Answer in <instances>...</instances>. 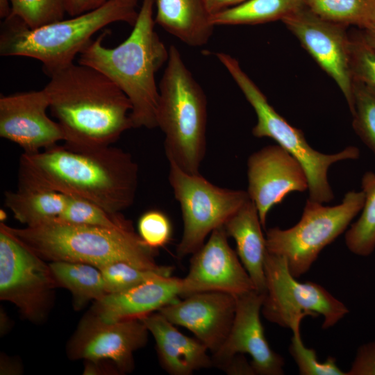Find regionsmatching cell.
Masks as SVG:
<instances>
[{
  "instance_id": "d6986e66",
  "label": "cell",
  "mask_w": 375,
  "mask_h": 375,
  "mask_svg": "<svg viewBox=\"0 0 375 375\" xmlns=\"http://www.w3.org/2000/svg\"><path fill=\"white\" fill-rule=\"evenodd\" d=\"M185 296L183 278L162 277L124 292L108 293L95 301L90 312L107 322L140 318Z\"/></svg>"
},
{
  "instance_id": "4dcf8cb0",
  "label": "cell",
  "mask_w": 375,
  "mask_h": 375,
  "mask_svg": "<svg viewBox=\"0 0 375 375\" xmlns=\"http://www.w3.org/2000/svg\"><path fill=\"white\" fill-rule=\"evenodd\" d=\"M11 13L30 28H35L64 19L66 0H10Z\"/></svg>"
},
{
  "instance_id": "f35d334b",
  "label": "cell",
  "mask_w": 375,
  "mask_h": 375,
  "mask_svg": "<svg viewBox=\"0 0 375 375\" xmlns=\"http://www.w3.org/2000/svg\"><path fill=\"white\" fill-rule=\"evenodd\" d=\"M360 35L363 40L375 51V22L362 30Z\"/></svg>"
},
{
  "instance_id": "f546056e",
  "label": "cell",
  "mask_w": 375,
  "mask_h": 375,
  "mask_svg": "<svg viewBox=\"0 0 375 375\" xmlns=\"http://www.w3.org/2000/svg\"><path fill=\"white\" fill-rule=\"evenodd\" d=\"M352 126L375 156V94L358 81L353 84Z\"/></svg>"
},
{
  "instance_id": "83f0119b",
  "label": "cell",
  "mask_w": 375,
  "mask_h": 375,
  "mask_svg": "<svg viewBox=\"0 0 375 375\" xmlns=\"http://www.w3.org/2000/svg\"><path fill=\"white\" fill-rule=\"evenodd\" d=\"M67 197L68 201L65 210L56 218L60 221L108 228H122L132 224L122 212L110 213L88 201Z\"/></svg>"
},
{
  "instance_id": "1f68e13d",
  "label": "cell",
  "mask_w": 375,
  "mask_h": 375,
  "mask_svg": "<svg viewBox=\"0 0 375 375\" xmlns=\"http://www.w3.org/2000/svg\"><path fill=\"white\" fill-rule=\"evenodd\" d=\"M289 352L301 375H347L336 364L335 358L328 356L324 362L317 359L315 350L306 347L301 340L300 330L292 331Z\"/></svg>"
},
{
  "instance_id": "484cf974",
  "label": "cell",
  "mask_w": 375,
  "mask_h": 375,
  "mask_svg": "<svg viewBox=\"0 0 375 375\" xmlns=\"http://www.w3.org/2000/svg\"><path fill=\"white\" fill-rule=\"evenodd\" d=\"M365 201L359 218L345 234V243L353 253L367 256L375 249V173L366 172L361 180Z\"/></svg>"
},
{
  "instance_id": "7a4b0ae2",
  "label": "cell",
  "mask_w": 375,
  "mask_h": 375,
  "mask_svg": "<svg viewBox=\"0 0 375 375\" xmlns=\"http://www.w3.org/2000/svg\"><path fill=\"white\" fill-rule=\"evenodd\" d=\"M49 77L44 88L49 109L67 147L78 150L109 147L133 128L129 99L98 70L74 62Z\"/></svg>"
},
{
  "instance_id": "8fae6325",
  "label": "cell",
  "mask_w": 375,
  "mask_h": 375,
  "mask_svg": "<svg viewBox=\"0 0 375 375\" xmlns=\"http://www.w3.org/2000/svg\"><path fill=\"white\" fill-rule=\"evenodd\" d=\"M44 259L30 250L0 224V299L15 304L33 322H40L58 287Z\"/></svg>"
},
{
  "instance_id": "9a60e30c",
  "label": "cell",
  "mask_w": 375,
  "mask_h": 375,
  "mask_svg": "<svg viewBox=\"0 0 375 375\" xmlns=\"http://www.w3.org/2000/svg\"><path fill=\"white\" fill-rule=\"evenodd\" d=\"M247 193L265 228L268 212L292 192L308 190L301 164L279 145H269L251 154L247 160Z\"/></svg>"
},
{
  "instance_id": "30bf717a",
  "label": "cell",
  "mask_w": 375,
  "mask_h": 375,
  "mask_svg": "<svg viewBox=\"0 0 375 375\" xmlns=\"http://www.w3.org/2000/svg\"><path fill=\"white\" fill-rule=\"evenodd\" d=\"M168 178L183 221L176 248L180 258L199 250L208 235L224 226L249 199L247 191L217 186L200 174L187 173L173 162H169Z\"/></svg>"
},
{
  "instance_id": "52a82bcc",
  "label": "cell",
  "mask_w": 375,
  "mask_h": 375,
  "mask_svg": "<svg viewBox=\"0 0 375 375\" xmlns=\"http://www.w3.org/2000/svg\"><path fill=\"white\" fill-rule=\"evenodd\" d=\"M227 71L256 114L253 136L274 140L301 164L308 178L309 200L321 203L331 201L334 195L328 180L329 167L339 161L358 159L359 149L350 146L333 154L316 151L309 145L303 131L289 124L269 104L238 62L229 64Z\"/></svg>"
},
{
  "instance_id": "8992f818",
  "label": "cell",
  "mask_w": 375,
  "mask_h": 375,
  "mask_svg": "<svg viewBox=\"0 0 375 375\" xmlns=\"http://www.w3.org/2000/svg\"><path fill=\"white\" fill-rule=\"evenodd\" d=\"M158 88L157 126L165 135L169 162L198 174L206 149L207 101L174 45L169 48Z\"/></svg>"
},
{
  "instance_id": "cb8c5ba5",
  "label": "cell",
  "mask_w": 375,
  "mask_h": 375,
  "mask_svg": "<svg viewBox=\"0 0 375 375\" xmlns=\"http://www.w3.org/2000/svg\"><path fill=\"white\" fill-rule=\"evenodd\" d=\"M49 265L58 286L72 293L76 310L108 294L100 269L93 265L65 261H53Z\"/></svg>"
},
{
  "instance_id": "ffe728a7",
  "label": "cell",
  "mask_w": 375,
  "mask_h": 375,
  "mask_svg": "<svg viewBox=\"0 0 375 375\" xmlns=\"http://www.w3.org/2000/svg\"><path fill=\"white\" fill-rule=\"evenodd\" d=\"M156 341L159 362L171 375H190L213 366L208 348L197 338L180 332L159 311L140 318Z\"/></svg>"
},
{
  "instance_id": "7c38bea8",
  "label": "cell",
  "mask_w": 375,
  "mask_h": 375,
  "mask_svg": "<svg viewBox=\"0 0 375 375\" xmlns=\"http://www.w3.org/2000/svg\"><path fill=\"white\" fill-rule=\"evenodd\" d=\"M149 333L140 318L107 322L89 312L69 340L67 353L72 359L108 361L118 372L130 373L133 353L146 345Z\"/></svg>"
},
{
  "instance_id": "d6a6232c",
  "label": "cell",
  "mask_w": 375,
  "mask_h": 375,
  "mask_svg": "<svg viewBox=\"0 0 375 375\" xmlns=\"http://www.w3.org/2000/svg\"><path fill=\"white\" fill-rule=\"evenodd\" d=\"M350 62L353 80L375 94V51L360 34L351 37Z\"/></svg>"
},
{
  "instance_id": "2e32d148",
  "label": "cell",
  "mask_w": 375,
  "mask_h": 375,
  "mask_svg": "<svg viewBox=\"0 0 375 375\" xmlns=\"http://www.w3.org/2000/svg\"><path fill=\"white\" fill-rule=\"evenodd\" d=\"M49 101L45 90L0 97V136L33 153L64 140L56 121L47 113Z\"/></svg>"
},
{
  "instance_id": "d4e9b609",
  "label": "cell",
  "mask_w": 375,
  "mask_h": 375,
  "mask_svg": "<svg viewBox=\"0 0 375 375\" xmlns=\"http://www.w3.org/2000/svg\"><path fill=\"white\" fill-rule=\"evenodd\" d=\"M304 6L303 0H247L211 15L212 25H255L282 20Z\"/></svg>"
},
{
  "instance_id": "44dd1931",
  "label": "cell",
  "mask_w": 375,
  "mask_h": 375,
  "mask_svg": "<svg viewBox=\"0 0 375 375\" xmlns=\"http://www.w3.org/2000/svg\"><path fill=\"white\" fill-rule=\"evenodd\" d=\"M224 228L228 237L235 240L237 254L256 290L265 294L266 238L253 202L249 199L224 223Z\"/></svg>"
},
{
  "instance_id": "f1b7e54d",
  "label": "cell",
  "mask_w": 375,
  "mask_h": 375,
  "mask_svg": "<svg viewBox=\"0 0 375 375\" xmlns=\"http://www.w3.org/2000/svg\"><path fill=\"white\" fill-rule=\"evenodd\" d=\"M99 269L108 294L124 292L149 281L171 276L173 267L153 270L140 268L126 262H116Z\"/></svg>"
},
{
  "instance_id": "d590c367",
  "label": "cell",
  "mask_w": 375,
  "mask_h": 375,
  "mask_svg": "<svg viewBox=\"0 0 375 375\" xmlns=\"http://www.w3.org/2000/svg\"><path fill=\"white\" fill-rule=\"evenodd\" d=\"M110 0H66L67 12L74 17L96 9ZM138 6L139 0H121Z\"/></svg>"
},
{
  "instance_id": "5bb4252c",
  "label": "cell",
  "mask_w": 375,
  "mask_h": 375,
  "mask_svg": "<svg viewBox=\"0 0 375 375\" xmlns=\"http://www.w3.org/2000/svg\"><path fill=\"white\" fill-rule=\"evenodd\" d=\"M235 296L233 322L222 346L211 355L213 366L219 368L236 354L248 353L255 374H283L284 359L269 347L260 320L265 294L253 290Z\"/></svg>"
},
{
  "instance_id": "3957f363",
  "label": "cell",
  "mask_w": 375,
  "mask_h": 375,
  "mask_svg": "<svg viewBox=\"0 0 375 375\" xmlns=\"http://www.w3.org/2000/svg\"><path fill=\"white\" fill-rule=\"evenodd\" d=\"M154 0H142L131 34L118 46H104V32L78 55V63L101 72L126 94L132 106L133 128L158 127L156 74L167 63L169 49L154 28Z\"/></svg>"
},
{
  "instance_id": "74e56055",
  "label": "cell",
  "mask_w": 375,
  "mask_h": 375,
  "mask_svg": "<svg viewBox=\"0 0 375 375\" xmlns=\"http://www.w3.org/2000/svg\"><path fill=\"white\" fill-rule=\"evenodd\" d=\"M246 1L247 0H205V2L208 10L212 15Z\"/></svg>"
},
{
  "instance_id": "9c48e42d",
  "label": "cell",
  "mask_w": 375,
  "mask_h": 375,
  "mask_svg": "<svg viewBox=\"0 0 375 375\" xmlns=\"http://www.w3.org/2000/svg\"><path fill=\"white\" fill-rule=\"evenodd\" d=\"M265 274L266 292L261 312L270 322L294 331L300 330L304 317L322 315V328L327 329L349 312L322 285L298 281L290 273L285 259L267 250Z\"/></svg>"
},
{
  "instance_id": "6da1fadb",
  "label": "cell",
  "mask_w": 375,
  "mask_h": 375,
  "mask_svg": "<svg viewBox=\"0 0 375 375\" xmlns=\"http://www.w3.org/2000/svg\"><path fill=\"white\" fill-rule=\"evenodd\" d=\"M139 169L132 156L112 145L78 150L56 144L19 159V186L59 192L120 213L134 202Z\"/></svg>"
},
{
  "instance_id": "ac0fdd59",
  "label": "cell",
  "mask_w": 375,
  "mask_h": 375,
  "mask_svg": "<svg viewBox=\"0 0 375 375\" xmlns=\"http://www.w3.org/2000/svg\"><path fill=\"white\" fill-rule=\"evenodd\" d=\"M235 308V295L220 291H206L190 294L158 311L172 324L191 331L212 355L227 338Z\"/></svg>"
},
{
  "instance_id": "4fadbf2b",
  "label": "cell",
  "mask_w": 375,
  "mask_h": 375,
  "mask_svg": "<svg viewBox=\"0 0 375 375\" xmlns=\"http://www.w3.org/2000/svg\"><path fill=\"white\" fill-rule=\"evenodd\" d=\"M317 65L335 82L350 111L353 80L347 26L326 20L305 6L281 20Z\"/></svg>"
},
{
  "instance_id": "603a6c76",
  "label": "cell",
  "mask_w": 375,
  "mask_h": 375,
  "mask_svg": "<svg viewBox=\"0 0 375 375\" xmlns=\"http://www.w3.org/2000/svg\"><path fill=\"white\" fill-rule=\"evenodd\" d=\"M67 201L68 197L59 192L26 186H18L17 191L5 193L6 206L26 226L58 218Z\"/></svg>"
},
{
  "instance_id": "e575fe53",
  "label": "cell",
  "mask_w": 375,
  "mask_h": 375,
  "mask_svg": "<svg viewBox=\"0 0 375 375\" xmlns=\"http://www.w3.org/2000/svg\"><path fill=\"white\" fill-rule=\"evenodd\" d=\"M347 375H375V341L359 347Z\"/></svg>"
},
{
  "instance_id": "ba28073f",
  "label": "cell",
  "mask_w": 375,
  "mask_h": 375,
  "mask_svg": "<svg viewBox=\"0 0 375 375\" xmlns=\"http://www.w3.org/2000/svg\"><path fill=\"white\" fill-rule=\"evenodd\" d=\"M364 201L362 190L348 192L342 202L333 206L308 199L297 224L267 231V250L283 257L290 273L299 278L309 270L322 250L347 229Z\"/></svg>"
},
{
  "instance_id": "e0dca14e",
  "label": "cell",
  "mask_w": 375,
  "mask_h": 375,
  "mask_svg": "<svg viewBox=\"0 0 375 375\" xmlns=\"http://www.w3.org/2000/svg\"><path fill=\"white\" fill-rule=\"evenodd\" d=\"M228 238L224 226H219L192 254L188 273L183 278L186 296L206 291L238 295L256 290L237 252L230 247Z\"/></svg>"
},
{
  "instance_id": "4316f807",
  "label": "cell",
  "mask_w": 375,
  "mask_h": 375,
  "mask_svg": "<svg viewBox=\"0 0 375 375\" xmlns=\"http://www.w3.org/2000/svg\"><path fill=\"white\" fill-rule=\"evenodd\" d=\"M320 17L362 30L375 22V0H303Z\"/></svg>"
},
{
  "instance_id": "836d02e7",
  "label": "cell",
  "mask_w": 375,
  "mask_h": 375,
  "mask_svg": "<svg viewBox=\"0 0 375 375\" xmlns=\"http://www.w3.org/2000/svg\"><path fill=\"white\" fill-rule=\"evenodd\" d=\"M138 231L142 241L150 248L156 250L170 241L172 226L166 214L153 209L140 216L138 222Z\"/></svg>"
},
{
  "instance_id": "5b68a950",
  "label": "cell",
  "mask_w": 375,
  "mask_h": 375,
  "mask_svg": "<svg viewBox=\"0 0 375 375\" xmlns=\"http://www.w3.org/2000/svg\"><path fill=\"white\" fill-rule=\"evenodd\" d=\"M136 7L110 0L96 9L35 28L10 15L1 24L0 55L36 59L49 76L74 63L92 37L106 26L115 22L133 26L138 15Z\"/></svg>"
},
{
  "instance_id": "8d00e7d4",
  "label": "cell",
  "mask_w": 375,
  "mask_h": 375,
  "mask_svg": "<svg viewBox=\"0 0 375 375\" xmlns=\"http://www.w3.org/2000/svg\"><path fill=\"white\" fill-rule=\"evenodd\" d=\"M220 369L230 375H254L251 362L242 353H238L219 367Z\"/></svg>"
},
{
  "instance_id": "ab89813d",
  "label": "cell",
  "mask_w": 375,
  "mask_h": 375,
  "mask_svg": "<svg viewBox=\"0 0 375 375\" xmlns=\"http://www.w3.org/2000/svg\"><path fill=\"white\" fill-rule=\"evenodd\" d=\"M11 13V5L10 0H0V17L5 19Z\"/></svg>"
},
{
  "instance_id": "277c9868",
  "label": "cell",
  "mask_w": 375,
  "mask_h": 375,
  "mask_svg": "<svg viewBox=\"0 0 375 375\" xmlns=\"http://www.w3.org/2000/svg\"><path fill=\"white\" fill-rule=\"evenodd\" d=\"M1 223L22 244L42 259L51 262H82L98 269L116 262L153 270L171 267L157 264L156 251L142 241L132 224L122 228H108L53 219L17 228Z\"/></svg>"
},
{
  "instance_id": "7402d4cb",
  "label": "cell",
  "mask_w": 375,
  "mask_h": 375,
  "mask_svg": "<svg viewBox=\"0 0 375 375\" xmlns=\"http://www.w3.org/2000/svg\"><path fill=\"white\" fill-rule=\"evenodd\" d=\"M156 24L191 47L206 44L213 31L205 0H154Z\"/></svg>"
}]
</instances>
